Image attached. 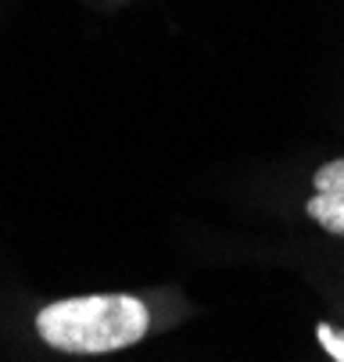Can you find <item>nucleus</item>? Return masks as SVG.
<instances>
[{"instance_id":"7ed1b4c3","label":"nucleus","mask_w":344,"mask_h":362,"mask_svg":"<svg viewBox=\"0 0 344 362\" xmlns=\"http://www.w3.org/2000/svg\"><path fill=\"white\" fill-rule=\"evenodd\" d=\"M316 337H319V344L333 355V362H344V334H333L326 323H319V327H316Z\"/></svg>"},{"instance_id":"f03ea898","label":"nucleus","mask_w":344,"mask_h":362,"mask_svg":"<svg viewBox=\"0 0 344 362\" xmlns=\"http://www.w3.org/2000/svg\"><path fill=\"white\" fill-rule=\"evenodd\" d=\"M316 194L309 201V219L319 223L326 233H337L344 237V158H333L326 162L319 173H316Z\"/></svg>"},{"instance_id":"f257e3e1","label":"nucleus","mask_w":344,"mask_h":362,"mask_svg":"<svg viewBox=\"0 0 344 362\" xmlns=\"http://www.w3.org/2000/svg\"><path fill=\"white\" fill-rule=\"evenodd\" d=\"M151 327L147 305L133 294H83L40 308V337L65 355H108L143 341Z\"/></svg>"}]
</instances>
